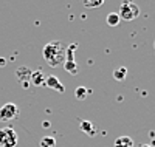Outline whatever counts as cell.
<instances>
[{"label": "cell", "mask_w": 155, "mask_h": 147, "mask_svg": "<svg viewBox=\"0 0 155 147\" xmlns=\"http://www.w3.org/2000/svg\"><path fill=\"white\" fill-rule=\"evenodd\" d=\"M42 54H44V59L45 62L56 68V67H61L65 64V59H67V45L64 42H59V41H53V42H48L44 50H42Z\"/></svg>", "instance_id": "6da1fadb"}, {"label": "cell", "mask_w": 155, "mask_h": 147, "mask_svg": "<svg viewBox=\"0 0 155 147\" xmlns=\"http://www.w3.org/2000/svg\"><path fill=\"white\" fill-rule=\"evenodd\" d=\"M17 141V133L11 127L0 129V147H16Z\"/></svg>", "instance_id": "7a4b0ae2"}, {"label": "cell", "mask_w": 155, "mask_h": 147, "mask_svg": "<svg viewBox=\"0 0 155 147\" xmlns=\"http://www.w3.org/2000/svg\"><path fill=\"white\" fill-rule=\"evenodd\" d=\"M120 19L123 20H134L135 17L140 16V8L134 3V2H124L120 6V12H118Z\"/></svg>", "instance_id": "3957f363"}, {"label": "cell", "mask_w": 155, "mask_h": 147, "mask_svg": "<svg viewBox=\"0 0 155 147\" xmlns=\"http://www.w3.org/2000/svg\"><path fill=\"white\" fill-rule=\"evenodd\" d=\"M17 115H19L17 105L12 104V102H8V104H5L2 109H0V121L8 122V121H11V119H14Z\"/></svg>", "instance_id": "277c9868"}, {"label": "cell", "mask_w": 155, "mask_h": 147, "mask_svg": "<svg viewBox=\"0 0 155 147\" xmlns=\"http://www.w3.org/2000/svg\"><path fill=\"white\" fill-rule=\"evenodd\" d=\"M45 85H47L48 88H53V90L59 91V93H64V91H65V87L62 85V82L59 81V79H58L56 76H47Z\"/></svg>", "instance_id": "5b68a950"}, {"label": "cell", "mask_w": 155, "mask_h": 147, "mask_svg": "<svg viewBox=\"0 0 155 147\" xmlns=\"http://www.w3.org/2000/svg\"><path fill=\"white\" fill-rule=\"evenodd\" d=\"M16 74H17V79L22 84H28V81L31 79V70L27 68V67H19Z\"/></svg>", "instance_id": "8992f818"}, {"label": "cell", "mask_w": 155, "mask_h": 147, "mask_svg": "<svg viewBox=\"0 0 155 147\" xmlns=\"http://www.w3.org/2000/svg\"><path fill=\"white\" fill-rule=\"evenodd\" d=\"M30 81H31L34 85H45V81H47V74H45L42 70L31 71V79H30Z\"/></svg>", "instance_id": "52a82bcc"}, {"label": "cell", "mask_w": 155, "mask_h": 147, "mask_svg": "<svg viewBox=\"0 0 155 147\" xmlns=\"http://www.w3.org/2000/svg\"><path fill=\"white\" fill-rule=\"evenodd\" d=\"M115 147H134V141L129 136H120L115 141Z\"/></svg>", "instance_id": "ba28073f"}, {"label": "cell", "mask_w": 155, "mask_h": 147, "mask_svg": "<svg viewBox=\"0 0 155 147\" xmlns=\"http://www.w3.org/2000/svg\"><path fill=\"white\" fill-rule=\"evenodd\" d=\"M126 76H127V68H126V67H118V68H115V71H113V77L116 79V81L123 82L124 79H126Z\"/></svg>", "instance_id": "9c48e42d"}, {"label": "cell", "mask_w": 155, "mask_h": 147, "mask_svg": "<svg viewBox=\"0 0 155 147\" xmlns=\"http://www.w3.org/2000/svg\"><path fill=\"white\" fill-rule=\"evenodd\" d=\"M81 130L82 132H85V133H88L90 136L92 135H95V129H93V124L90 122V121H81Z\"/></svg>", "instance_id": "30bf717a"}, {"label": "cell", "mask_w": 155, "mask_h": 147, "mask_svg": "<svg viewBox=\"0 0 155 147\" xmlns=\"http://www.w3.org/2000/svg\"><path fill=\"white\" fill-rule=\"evenodd\" d=\"M120 16H118V12H110V14L107 16V25H110V26H116L120 23Z\"/></svg>", "instance_id": "8fae6325"}, {"label": "cell", "mask_w": 155, "mask_h": 147, "mask_svg": "<svg viewBox=\"0 0 155 147\" xmlns=\"http://www.w3.org/2000/svg\"><path fill=\"white\" fill-rule=\"evenodd\" d=\"M64 68H65L68 73H71V74H76L78 73V67H76V62L74 60H65V64H64Z\"/></svg>", "instance_id": "7c38bea8"}, {"label": "cell", "mask_w": 155, "mask_h": 147, "mask_svg": "<svg viewBox=\"0 0 155 147\" xmlns=\"http://www.w3.org/2000/svg\"><path fill=\"white\" fill-rule=\"evenodd\" d=\"M56 145V139L53 136H44L41 139V147H54Z\"/></svg>", "instance_id": "4fadbf2b"}, {"label": "cell", "mask_w": 155, "mask_h": 147, "mask_svg": "<svg viewBox=\"0 0 155 147\" xmlns=\"http://www.w3.org/2000/svg\"><path fill=\"white\" fill-rule=\"evenodd\" d=\"M74 95H76V98L78 99H85V96H87V90H85V87H78L76 90H74Z\"/></svg>", "instance_id": "5bb4252c"}, {"label": "cell", "mask_w": 155, "mask_h": 147, "mask_svg": "<svg viewBox=\"0 0 155 147\" xmlns=\"http://www.w3.org/2000/svg\"><path fill=\"white\" fill-rule=\"evenodd\" d=\"M102 3V0H96V2H88V0H84V6L85 8H98V6H101Z\"/></svg>", "instance_id": "9a60e30c"}, {"label": "cell", "mask_w": 155, "mask_h": 147, "mask_svg": "<svg viewBox=\"0 0 155 147\" xmlns=\"http://www.w3.org/2000/svg\"><path fill=\"white\" fill-rule=\"evenodd\" d=\"M5 64H6V60L3 57H0V67H5Z\"/></svg>", "instance_id": "2e32d148"}, {"label": "cell", "mask_w": 155, "mask_h": 147, "mask_svg": "<svg viewBox=\"0 0 155 147\" xmlns=\"http://www.w3.org/2000/svg\"><path fill=\"white\" fill-rule=\"evenodd\" d=\"M42 126H44V127H45V129H47V127H50V126H51V124H50V122H48V121H45V122H44V124H42Z\"/></svg>", "instance_id": "e0dca14e"}, {"label": "cell", "mask_w": 155, "mask_h": 147, "mask_svg": "<svg viewBox=\"0 0 155 147\" xmlns=\"http://www.w3.org/2000/svg\"><path fill=\"white\" fill-rule=\"evenodd\" d=\"M140 147H152V145H149V144H141Z\"/></svg>", "instance_id": "ac0fdd59"}, {"label": "cell", "mask_w": 155, "mask_h": 147, "mask_svg": "<svg viewBox=\"0 0 155 147\" xmlns=\"http://www.w3.org/2000/svg\"><path fill=\"white\" fill-rule=\"evenodd\" d=\"M153 48H155V42H153Z\"/></svg>", "instance_id": "d6986e66"}]
</instances>
